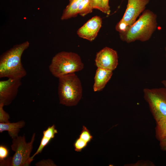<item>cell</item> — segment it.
<instances>
[{
	"label": "cell",
	"mask_w": 166,
	"mask_h": 166,
	"mask_svg": "<svg viewBox=\"0 0 166 166\" xmlns=\"http://www.w3.org/2000/svg\"><path fill=\"white\" fill-rule=\"evenodd\" d=\"M9 154V150L5 146H0V161H2L7 158Z\"/></svg>",
	"instance_id": "44dd1931"
},
{
	"label": "cell",
	"mask_w": 166,
	"mask_h": 166,
	"mask_svg": "<svg viewBox=\"0 0 166 166\" xmlns=\"http://www.w3.org/2000/svg\"><path fill=\"white\" fill-rule=\"evenodd\" d=\"M165 50L166 51L165 56H166V47H165Z\"/></svg>",
	"instance_id": "4316f807"
},
{
	"label": "cell",
	"mask_w": 166,
	"mask_h": 166,
	"mask_svg": "<svg viewBox=\"0 0 166 166\" xmlns=\"http://www.w3.org/2000/svg\"><path fill=\"white\" fill-rule=\"evenodd\" d=\"M30 45L28 41L14 45L2 54L0 57V78L21 79L26 72L21 62L24 51Z\"/></svg>",
	"instance_id": "7a4b0ae2"
},
{
	"label": "cell",
	"mask_w": 166,
	"mask_h": 166,
	"mask_svg": "<svg viewBox=\"0 0 166 166\" xmlns=\"http://www.w3.org/2000/svg\"><path fill=\"white\" fill-rule=\"evenodd\" d=\"M155 136L159 141L166 135V117L156 122Z\"/></svg>",
	"instance_id": "e0dca14e"
},
{
	"label": "cell",
	"mask_w": 166,
	"mask_h": 166,
	"mask_svg": "<svg viewBox=\"0 0 166 166\" xmlns=\"http://www.w3.org/2000/svg\"><path fill=\"white\" fill-rule=\"evenodd\" d=\"M35 165L36 166H55L56 165L53 161L50 159L42 160L37 162Z\"/></svg>",
	"instance_id": "7402d4cb"
},
{
	"label": "cell",
	"mask_w": 166,
	"mask_h": 166,
	"mask_svg": "<svg viewBox=\"0 0 166 166\" xmlns=\"http://www.w3.org/2000/svg\"><path fill=\"white\" fill-rule=\"evenodd\" d=\"M102 24V18L99 16H94L78 30L77 34L81 38L92 41L97 37Z\"/></svg>",
	"instance_id": "30bf717a"
},
{
	"label": "cell",
	"mask_w": 166,
	"mask_h": 166,
	"mask_svg": "<svg viewBox=\"0 0 166 166\" xmlns=\"http://www.w3.org/2000/svg\"><path fill=\"white\" fill-rule=\"evenodd\" d=\"M59 78L58 93L60 104L67 106H75L81 99L82 88L81 81L74 73Z\"/></svg>",
	"instance_id": "3957f363"
},
{
	"label": "cell",
	"mask_w": 166,
	"mask_h": 166,
	"mask_svg": "<svg viewBox=\"0 0 166 166\" xmlns=\"http://www.w3.org/2000/svg\"><path fill=\"white\" fill-rule=\"evenodd\" d=\"M94 9L101 11V0H92Z\"/></svg>",
	"instance_id": "d4e9b609"
},
{
	"label": "cell",
	"mask_w": 166,
	"mask_h": 166,
	"mask_svg": "<svg viewBox=\"0 0 166 166\" xmlns=\"http://www.w3.org/2000/svg\"><path fill=\"white\" fill-rule=\"evenodd\" d=\"M144 97L156 122L166 117V88H144Z\"/></svg>",
	"instance_id": "8992f818"
},
{
	"label": "cell",
	"mask_w": 166,
	"mask_h": 166,
	"mask_svg": "<svg viewBox=\"0 0 166 166\" xmlns=\"http://www.w3.org/2000/svg\"><path fill=\"white\" fill-rule=\"evenodd\" d=\"M57 133V130L54 124L49 126L45 130L43 131V136L40 144L36 151L31 156V160H33L34 157L36 155L42 152L45 147L54 137L55 134Z\"/></svg>",
	"instance_id": "7c38bea8"
},
{
	"label": "cell",
	"mask_w": 166,
	"mask_h": 166,
	"mask_svg": "<svg viewBox=\"0 0 166 166\" xmlns=\"http://www.w3.org/2000/svg\"><path fill=\"white\" fill-rule=\"evenodd\" d=\"M113 71L100 68H97L94 77L93 89L94 92L102 90L110 79Z\"/></svg>",
	"instance_id": "8fae6325"
},
{
	"label": "cell",
	"mask_w": 166,
	"mask_h": 166,
	"mask_svg": "<svg viewBox=\"0 0 166 166\" xmlns=\"http://www.w3.org/2000/svg\"><path fill=\"white\" fill-rule=\"evenodd\" d=\"M25 124L26 123L23 120L14 123H0V132L7 131L9 136L13 139L18 136L20 129L24 127Z\"/></svg>",
	"instance_id": "5bb4252c"
},
{
	"label": "cell",
	"mask_w": 166,
	"mask_h": 166,
	"mask_svg": "<svg viewBox=\"0 0 166 166\" xmlns=\"http://www.w3.org/2000/svg\"><path fill=\"white\" fill-rule=\"evenodd\" d=\"M159 141L160 149L163 151H166V135Z\"/></svg>",
	"instance_id": "603a6c76"
},
{
	"label": "cell",
	"mask_w": 166,
	"mask_h": 166,
	"mask_svg": "<svg viewBox=\"0 0 166 166\" xmlns=\"http://www.w3.org/2000/svg\"><path fill=\"white\" fill-rule=\"evenodd\" d=\"M83 68L84 64L77 54L66 51L56 54L53 57L49 67L51 74L58 78L81 70Z\"/></svg>",
	"instance_id": "277c9868"
},
{
	"label": "cell",
	"mask_w": 166,
	"mask_h": 166,
	"mask_svg": "<svg viewBox=\"0 0 166 166\" xmlns=\"http://www.w3.org/2000/svg\"><path fill=\"white\" fill-rule=\"evenodd\" d=\"M4 105L0 103V123H6L10 122V116L3 109Z\"/></svg>",
	"instance_id": "ac0fdd59"
},
{
	"label": "cell",
	"mask_w": 166,
	"mask_h": 166,
	"mask_svg": "<svg viewBox=\"0 0 166 166\" xmlns=\"http://www.w3.org/2000/svg\"><path fill=\"white\" fill-rule=\"evenodd\" d=\"M157 25L156 15L149 10H145L125 32L119 33L120 38L127 43L136 41H147L156 30Z\"/></svg>",
	"instance_id": "6da1fadb"
},
{
	"label": "cell",
	"mask_w": 166,
	"mask_h": 166,
	"mask_svg": "<svg viewBox=\"0 0 166 166\" xmlns=\"http://www.w3.org/2000/svg\"><path fill=\"white\" fill-rule=\"evenodd\" d=\"M83 0H69V3L64 10L61 18L62 20L76 17L77 9Z\"/></svg>",
	"instance_id": "9a60e30c"
},
{
	"label": "cell",
	"mask_w": 166,
	"mask_h": 166,
	"mask_svg": "<svg viewBox=\"0 0 166 166\" xmlns=\"http://www.w3.org/2000/svg\"><path fill=\"white\" fill-rule=\"evenodd\" d=\"M95 62L97 68L113 71L118 65L117 53L112 48L105 47L97 53Z\"/></svg>",
	"instance_id": "ba28073f"
},
{
	"label": "cell",
	"mask_w": 166,
	"mask_h": 166,
	"mask_svg": "<svg viewBox=\"0 0 166 166\" xmlns=\"http://www.w3.org/2000/svg\"><path fill=\"white\" fill-rule=\"evenodd\" d=\"M126 9L121 20L129 26L133 24L145 9L150 0H128Z\"/></svg>",
	"instance_id": "9c48e42d"
},
{
	"label": "cell",
	"mask_w": 166,
	"mask_h": 166,
	"mask_svg": "<svg viewBox=\"0 0 166 166\" xmlns=\"http://www.w3.org/2000/svg\"><path fill=\"white\" fill-rule=\"evenodd\" d=\"M36 133L33 134L31 140L27 142L25 135L18 136L13 139L11 146L15 152L12 156L8 157L0 161V166H28L33 160L30 156L33 149Z\"/></svg>",
	"instance_id": "5b68a950"
},
{
	"label": "cell",
	"mask_w": 166,
	"mask_h": 166,
	"mask_svg": "<svg viewBox=\"0 0 166 166\" xmlns=\"http://www.w3.org/2000/svg\"><path fill=\"white\" fill-rule=\"evenodd\" d=\"M21 80V79L8 78L0 81V103L4 106L11 103L17 95L22 84Z\"/></svg>",
	"instance_id": "52a82bcc"
},
{
	"label": "cell",
	"mask_w": 166,
	"mask_h": 166,
	"mask_svg": "<svg viewBox=\"0 0 166 166\" xmlns=\"http://www.w3.org/2000/svg\"><path fill=\"white\" fill-rule=\"evenodd\" d=\"M93 9L92 0H83L79 5L77 12L78 14L84 17L91 13Z\"/></svg>",
	"instance_id": "2e32d148"
},
{
	"label": "cell",
	"mask_w": 166,
	"mask_h": 166,
	"mask_svg": "<svg viewBox=\"0 0 166 166\" xmlns=\"http://www.w3.org/2000/svg\"><path fill=\"white\" fill-rule=\"evenodd\" d=\"M93 139L90 131L85 126H82L81 131L73 143L75 151L81 152L85 148Z\"/></svg>",
	"instance_id": "4fadbf2b"
},
{
	"label": "cell",
	"mask_w": 166,
	"mask_h": 166,
	"mask_svg": "<svg viewBox=\"0 0 166 166\" xmlns=\"http://www.w3.org/2000/svg\"><path fill=\"white\" fill-rule=\"evenodd\" d=\"M109 0H101V11L107 15L110 14L111 10L109 5Z\"/></svg>",
	"instance_id": "ffe728a7"
},
{
	"label": "cell",
	"mask_w": 166,
	"mask_h": 166,
	"mask_svg": "<svg viewBox=\"0 0 166 166\" xmlns=\"http://www.w3.org/2000/svg\"><path fill=\"white\" fill-rule=\"evenodd\" d=\"M161 82L162 84L164 85V87L166 88V80L162 81Z\"/></svg>",
	"instance_id": "484cf974"
},
{
	"label": "cell",
	"mask_w": 166,
	"mask_h": 166,
	"mask_svg": "<svg viewBox=\"0 0 166 166\" xmlns=\"http://www.w3.org/2000/svg\"><path fill=\"white\" fill-rule=\"evenodd\" d=\"M129 27L126 22L121 19L116 25L115 29L119 33H122L125 32Z\"/></svg>",
	"instance_id": "d6986e66"
},
{
	"label": "cell",
	"mask_w": 166,
	"mask_h": 166,
	"mask_svg": "<svg viewBox=\"0 0 166 166\" xmlns=\"http://www.w3.org/2000/svg\"><path fill=\"white\" fill-rule=\"evenodd\" d=\"M133 165H137L138 166H154V165L153 163L151 162L148 160H142L139 161V162L136 163V164H133Z\"/></svg>",
	"instance_id": "cb8c5ba5"
}]
</instances>
